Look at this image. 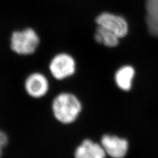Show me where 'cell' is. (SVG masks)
I'll return each instance as SVG.
<instances>
[{"mask_svg":"<svg viewBox=\"0 0 158 158\" xmlns=\"http://www.w3.org/2000/svg\"><path fill=\"white\" fill-rule=\"evenodd\" d=\"M82 110L80 100L72 94L61 93L53 101L52 111L56 119L63 124L68 125L75 122Z\"/></svg>","mask_w":158,"mask_h":158,"instance_id":"cell-1","label":"cell"},{"mask_svg":"<svg viewBox=\"0 0 158 158\" xmlns=\"http://www.w3.org/2000/svg\"><path fill=\"white\" fill-rule=\"evenodd\" d=\"M39 44L38 34L31 28L13 32L10 40L12 51L20 56L32 55L36 52Z\"/></svg>","mask_w":158,"mask_h":158,"instance_id":"cell-2","label":"cell"},{"mask_svg":"<svg viewBox=\"0 0 158 158\" xmlns=\"http://www.w3.org/2000/svg\"><path fill=\"white\" fill-rule=\"evenodd\" d=\"M51 75L57 80H63L74 75L76 63L74 58L67 53H61L54 56L49 65Z\"/></svg>","mask_w":158,"mask_h":158,"instance_id":"cell-3","label":"cell"},{"mask_svg":"<svg viewBox=\"0 0 158 158\" xmlns=\"http://www.w3.org/2000/svg\"><path fill=\"white\" fill-rule=\"evenodd\" d=\"M96 21L98 26L110 31L119 38L125 37L128 33L127 21L121 16L105 12L99 15Z\"/></svg>","mask_w":158,"mask_h":158,"instance_id":"cell-4","label":"cell"},{"mask_svg":"<svg viewBox=\"0 0 158 158\" xmlns=\"http://www.w3.org/2000/svg\"><path fill=\"white\" fill-rule=\"evenodd\" d=\"M49 81L46 77L40 73H33L26 78L24 87L27 94L33 98H41L49 90Z\"/></svg>","mask_w":158,"mask_h":158,"instance_id":"cell-5","label":"cell"},{"mask_svg":"<svg viewBox=\"0 0 158 158\" xmlns=\"http://www.w3.org/2000/svg\"><path fill=\"white\" fill-rule=\"evenodd\" d=\"M101 145L106 154L111 158H124L128 150V142L125 138L115 135H103Z\"/></svg>","mask_w":158,"mask_h":158,"instance_id":"cell-6","label":"cell"},{"mask_svg":"<svg viewBox=\"0 0 158 158\" xmlns=\"http://www.w3.org/2000/svg\"><path fill=\"white\" fill-rule=\"evenodd\" d=\"M106 153L101 144L90 139L84 140L75 151V158H106Z\"/></svg>","mask_w":158,"mask_h":158,"instance_id":"cell-7","label":"cell"},{"mask_svg":"<svg viewBox=\"0 0 158 158\" xmlns=\"http://www.w3.org/2000/svg\"><path fill=\"white\" fill-rule=\"evenodd\" d=\"M146 21L151 35L158 37V0H146Z\"/></svg>","mask_w":158,"mask_h":158,"instance_id":"cell-8","label":"cell"},{"mask_svg":"<svg viewBox=\"0 0 158 158\" xmlns=\"http://www.w3.org/2000/svg\"><path fill=\"white\" fill-rule=\"evenodd\" d=\"M135 75V71L132 66L125 65L121 67L118 69L115 75L116 85L121 90L124 91L130 90Z\"/></svg>","mask_w":158,"mask_h":158,"instance_id":"cell-9","label":"cell"},{"mask_svg":"<svg viewBox=\"0 0 158 158\" xmlns=\"http://www.w3.org/2000/svg\"><path fill=\"white\" fill-rule=\"evenodd\" d=\"M95 40L97 42L107 47H115L119 42V38L115 34L100 26L96 29Z\"/></svg>","mask_w":158,"mask_h":158,"instance_id":"cell-10","label":"cell"},{"mask_svg":"<svg viewBox=\"0 0 158 158\" xmlns=\"http://www.w3.org/2000/svg\"><path fill=\"white\" fill-rule=\"evenodd\" d=\"M8 142V138L7 135L2 131H0V156L2 154L3 148L6 146Z\"/></svg>","mask_w":158,"mask_h":158,"instance_id":"cell-11","label":"cell"}]
</instances>
